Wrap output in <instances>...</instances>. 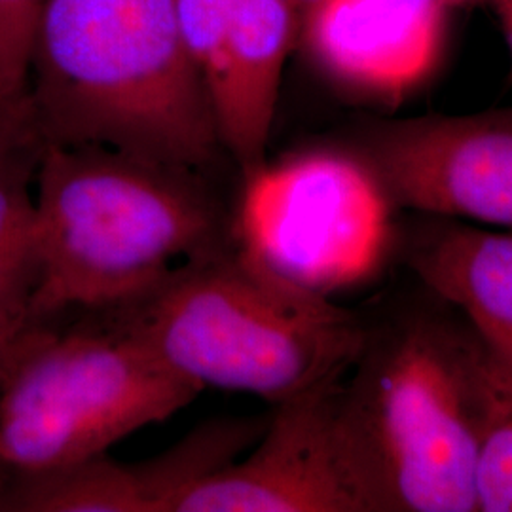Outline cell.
I'll return each instance as SVG.
<instances>
[{"instance_id": "obj_1", "label": "cell", "mask_w": 512, "mask_h": 512, "mask_svg": "<svg viewBox=\"0 0 512 512\" xmlns=\"http://www.w3.org/2000/svg\"><path fill=\"white\" fill-rule=\"evenodd\" d=\"M27 101L46 145L203 171L224 152L173 0H42Z\"/></svg>"}, {"instance_id": "obj_2", "label": "cell", "mask_w": 512, "mask_h": 512, "mask_svg": "<svg viewBox=\"0 0 512 512\" xmlns=\"http://www.w3.org/2000/svg\"><path fill=\"white\" fill-rule=\"evenodd\" d=\"M31 327L120 310L228 238L202 171L99 145H46L38 164Z\"/></svg>"}, {"instance_id": "obj_3", "label": "cell", "mask_w": 512, "mask_h": 512, "mask_svg": "<svg viewBox=\"0 0 512 512\" xmlns=\"http://www.w3.org/2000/svg\"><path fill=\"white\" fill-rule=\"evenodd\" d=\"M114 311L116 323L186 382L272 404L346 376L370 332L353 311L270 272L230 241Z\"/></svg>"}, {"instance_id": "obj_4", "label": "cell", "mask_w": 512, "mask_h": 512, "mask_svg": "<svg viewBox=\"0 0 512 512\" xmlns=\"http://www.w3.org/2000/svg\"><path fill=\"white\" fill-rule=\"evenodd\" d=\"M202 393L128 329L25 330L0 376V490L109 454Z\"/></svg>"}, {"instance_id": "obj_5", "label": "cell", "mask_w": 512, "mask_h": 512, "mask_svg": "<svg viewBox=\"0 0 512 512\" xmlns=\"http://www.w3.org/2000/svg\"><path fill=\"white\" fill-rule=\"evenodd\" d=\"M344 380V416L382 512H476V414L467 329L408 321Z\"/></svg>"}, {"instance_id": "obj_6", "label": "cell", "mask_w": 512, "mask_h": 512, "mask_svg": "<svg viewBox=\"0 0 512 512\" xmlns=\"http://www.w3.org/2000/svg\"><path fill=\"white\" fill-rule=\"evenodd\" d=\"M239 173L228 238L256 264L332 300L384 272L397 205L357 150L306 148Z\"/></svg>"}, {"instance_id": "obj_7", "label": "cell", "mask_w": 512, "mask_h": 512, "mask_svg": "<svg viewBox=\"0 0 512 512\" xmlns=\"http://www.w3.org/2000/svg\"><path fill=\"white\" fill-rule=\"evenodd\" d=\"M175 512H382L344 416V376L275 404L253 450Z\"/></svg>"}, {"instance_id": "obj_8", "label": "cell", "mask_w": 512, "mask_h": 512, "mask_svg": "<svg viewBox=\"0 0 512 512\" xmlns=\"http://www.w3.org/2000/svg\"><path fill=\"white\" fill-rule=\"evenodd\" d=\"M349 147L397 209L512 230V107L374 120Z\"/></svg>"}, {"instance_id": "obj_9", "label": "cell", "mask_w": 512, "mask_h": 512, "mask_svg": "<svg viewBox=\"0 0 512 512\" xmlns=\"http://www.w3.org/2000/svg\"><path fill=\"white\" fill-rule=\"evenodd\" d=\"M446 12L440 0H319L302 18L300 38L336 88L395 103L435 73Z\"/></svg>"}, {"instance_id": "obj_10", "label": "cell", "mask_w": 512, "mask_h": 512, "mask_svg": "<svg viewBox=\"0 0 512 512\" xmlns=\"http://www.w3.org/2000/svg\"><path fill=\"white\" fill-rule=\"evenodd\" d=\"M260 420H213L158 458L120 463L107 454L0 490V511L175 512L203 478L245 454L264 431Z\"/></svg>"}, {"instance_id": "obj_11", "label": "cell", "mask_w": 512, "mask_h": 512, "mask_svg": "<svg viewBox=\"0 0 512 512\" xmlns=\"http://www.w3.org/2000/svg\"><path fill=\"white\" fill-rule=\"evenodd\" d=\"M300 25L294 0H234L226 57L207 93L222 148L239 171L266 160L281 76Z\"/></svg>"}, {"instance_id": "obj_12", "label": "cell", "mask_w": 512, "mask_h": 512, "mask_svg": "<svg viewBox=\"0 0 512 512\" xmlns=\"http://www.w3.org/2000/svg\"><path fill=\"white\" fill-rule=\"evenodd\" d=\"M404 258L421 283L456 306L469 329L512 366V230L437 217L410 239Z\"/></svg>"}, {"instance_id": "obj_13", "label": "cell", "mask_w": 512, "mask_h": 512, "mask_svg": "<svg viewBox=\"0 0 512 512\" xmlns=\"http://www.w3.org/2000/svg\"><path fill=\"white\" fill-rule=\"evenodd\" d=\"M29 101L0 116V340L10 348L31 327L37 285L35 183L44 152Z\"/></svg>"}, {"instance_id": "obj_14", "label": "cell", "mask_w": 512, "mask_h": 512, "mask_svg": "<svg viewBox=\"0 0 512 512\" xmlns=\"http://www.w3.org/2000/svg\"><path fill=\"white\" fill-rule=\"evenodd\" d=\"M476 414V512H512V366L467 327Z\"/></svg>"}, {"instance_id": "obj_15", "label": "cell", "mask_w": 512, "mask_h": 512, "mask_svg": "<svg viewBox=\"0 0 512 512\" xmlns=\"http://www.w3.org/2000/svg\"><path fill=\"white\" fill-rule=\"evenodd\" d=\"M173 10L184 54L209 90L228 50L234 0H173Z\"/></svg>"}, {"instance_id": "obj_16", "label": "cell", "mask_w": 512, "mask_h": 512, "mask_svg": "<svg viewBox=\"0 0 512 512\" xmlns=\"http://www.w3.org/2000/svg\"><path fill=\"white\" fill-rule=\"evenodd\" d=\"M40 4L42 0H0V116L27 103Z\"/></svg>"}, {"instance_id": "obj_17", "label": "cell", "mask_w": 512, "mask_h": 512, "mask_svg": "<svg viewBox=\"0 0 512 512\" xmlns=\"http://www.w3.org/2000/svg\"><path fill=\"white\" fill-rule=\"evenodd\" d=\"M490 6L494 8V12L497 14L512 59V0H492Z\"/></svg>"}, {"instance_id": "obj_18", "label": "cell", "mask_w": 512, "mask_h": 512, "mask_svg": "<svg viewBox=\"0 0 512 512\" xmlns=\"http://www.w3.org/2000/svg\"><path fill=\"white\" fill-rule=\"evenodd\" d=\"M294 2H296L298 10H300V18H304V16L310 12L311 8H313L319 0H294Z\"/></svg>"}, {"instance_id": "obj_19", "label": "cell", "mask_w": 512, "mask_h": 512, "mask_svg": "<svg viewBox=\"0 0 512 512\" xmlns=\"http://www.w3.org/2000/svg\"><path fill=\"white\" fill-rule=\"evenodd\" d=\"M440 2H444L448 8H454V6H467V4H475V2L490 4L492 0H440Z\"/></svg>"}, {"instance_id": "obj_20", "label": "cell", "mask_w": 512, "mask_h": 512, "mask_svg": "<svg viewBox=\"0 0 512 512\" xmlns=\"http://www.w3.org/2000/svg\"><path fill=\"white\" fill-rule=\"evenodd\" d=\"M6 357H8V346H6V344L0 340V376H2V370H4Z\"/></svg>"}]
</instances>
